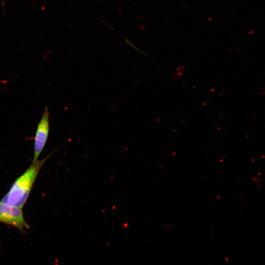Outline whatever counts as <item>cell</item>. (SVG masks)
I'll return each instance as SVG.
<instances>
[{"mask_svg": "<svg viewBox=\"0 0 265 265\" xmlns=\"http://www.w3.org/2000/svg\"><path fill=\"white\" fill-rule=\"evenodd\" d=\"M56 151V150H54L43 159L32 163L27 169L14 182L1 202L22 209L26 202L41 167Z\"/></svg>", "mask_w": 265, "mask_h": 265, "instance_id": "obj_1", "label": "cell"}, {"mask_svg": "<svg viewBox=\"0 0 265 265\" xmlns=\"http://www.w3.org/2000/svg\"><path fill=\"white\" fill-rule=\"evenodd\" d=\"M0 222L10 225L24 232L29 229L21 208L0 202Z\"/></svg>", "mask_w": 265, "mask_h": 265, "instance_id": "obj_2", "label": "cell"}, {"mask_svg": "<svg viewBox=\"0 0 265 265\" xmlns=\"http://www.w3.org/2000/svg\"><path fill=\"white\" fill-rule=\"evenodd\" d=\"M50 112L48 107H45L42 117L38 123L34 138V154L32 163L38 160L39 155L47 141L49 131Z\"/></svg>", "mask_w": 265, "mask_h": 265, "instance_id": "obj_3", "label": "cell"}]
</instances>
